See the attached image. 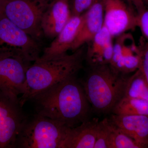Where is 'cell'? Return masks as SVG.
Here are the masks:
<instances>
[{"label": "cell", "mask_w": 148, "mask_h": 148, "mask_svg": "<svg viewBox=\"0 0 148 148\" xmlns=\"http://www.w3.org/2000/svg\"><path fill=\"white\" fill-rule=\"evenodd\" d=\"M104 24L112 37L137 27V14L123 0H102Z\"/></svg>", "instance_id": "obj_9"}, {"label": "cell", "mask_w": 148, "mask_h": 148, "mask_svg": "<svg viewBox=\"0 0 148 148\" xmlns=\"http://www.w3.org/2000/svg\"><path fill=\"white\" fill-rule=\"evenodd\" d=\"M117 37L114 44L110 66L116 71L123 75L134 73L140 67L141 58L138 45L130 34L124 33Z\"/></svg>", "instance_id": "obj_10"}, {"label": "cell", "mask_w": 148, "mask_h": 148, "mask_svg": "<svg viewBox=\"0 0 148 148\" xmlns=\"http://www.w3.org/2000/svg\"><path fill=\"white\" fill-rule=\"evenodd\" d=\"M98 0H69L72 16H80L88 10Z\"/></svg>", "instance_id": "obj_22"}, {"label": "cell", "mask_w": 148, "mask_h": 148, "mask_svg": "<svg viewBox=\"0 0 148 148\" xmlns=\"http://www.w3.org/2000/svg\"><path fill=\"white\" fill-rule=\"evenodd\" d=\"M31 65L21 57L0 54V90L19 98L25 90L26 73Z\"/></svg>", "instance_id": "obj_8"}, {"label": "cell", "mask_w": 148, "mask_h": 148, "mask_svg": "<svg viewBox=\"0 0 148 148\" xmlns=\"http://www.w3.org/2000/svg\"><path fill=\"white\" fill-rule=\"evenodd\" d=\"M110 121L107 118L98 122L94 148H109Z\"/></svg>", "instance_id": "obj_20"}, {"label": "cell", "mask_w": 148, "mask_h": 148, "mask_svg": "<svg viewBox=\"0 0 148 148\" xmlns=\"http://www.w3.org/2000/svg\"><path fill=\"white\" fill-rule=\"evenodd\" d=\"M137 13L146 7H148V0H123Z\"/></svg>", "instance_id": "obj_24"}, {"label": "cell", "mask_w": 148, "mask_h": 148, "mask_svg": "<svg viewBox=\"0 0 148 148\" xmlns=\"http://www.w3.org/2000/svg\"><path fill=\"white\" fill-rule=\"evenodd\" d=\"M2 2V0H0V9H1V6Z\"/></svg>", "instance_id": "obj_25"}, {"label": "cell", "mask_w": 148, "mask_h": 148, "mask_svg": "<svg viewBox=\"0 0 148 148\" xmlns=\"http://www.w3.org/2000/svg\"><path fill=\"white\" fill-rule=\"evenodd\" d=\"M98 122L94 119L70 127L62 148H94Z\"/></svg>", "instance_id": "obj_16"}, {"label": "cell", "mask_w": 148, "mask_h": 148, "mask_svg": "<svg viewBox=\"0 0 148 148\" xmlns=\"http://www.w3.org/2000/svg\"><path fill=\"white\" fill-rule=\"evenodd\" d=\"M123 97L148 101V84L140 69L127 77Z\"/></svg>", "instance_id": "obj_17"}, {"label": "cell", "mask_w": 148, "mask_h": 148, "mask_svg": "<svg viewBox=\"0 0 148 148\" xmlns=\"http://www.w3.org/2000/svg\"><path fill=\"white\" fill-rule=\"evenodd\" d=\"M52 0H2L0 11L17 27L36 40L43 34V14Z\"/></svg>", "instance_id": "obj_5"}, {"label": "cell", "mask_w": 148, "mask_h": 148, "mask_svg": "<svg viewBox=\"0 0 148 148\" xmlns=\"http://www.w3.org/2000/svg\"><path fill=\"white\" fill-rule=\"evenodd\" d=\"M69 128L36 114L31 119L27 118L14 148H62Z\"/></svg>", "instance_id": "obj_4"}, {"label": "cell", "mask_w": 148, "mask_h": 148, "mask_svg": "<svg viewBox=\"0 0 148 148\" xmlns=\"http://www.w3.org/2000/svg\"><path fill=\"white\" fill-rule=\"evenodd\" d=\"M71 17L69 0H52L41 19L43 36L54 39Z\"/></svg>", "instance_id": "obj_12"}, {"label": "cell", "mask_w": 148, "mask_h": 148, "mask_svg": "<svg viewBox=\"0 0 148 148\" xmlns=\"http://www.w3.org/2000/svg\"><path fill=\"white\" fill-rule=\"evenodd\" d=\"M138 45L141 58L139 69L142 71L148 84V41L142 36Z\"/></svg>", "instance_id": "obj_21"}, {"label": "cell", "mask_w": 148, "mask_h": 148, "mask_svg": "<svg viewBox=\"0 0 148 148\" xmlns=\"http://www.w3.org/2000/svg\"><path fill=\"white\" fill-rule=\"evenodd\" d=\"M91 68L81 82L88 100L95 112H111L124 96L127 77L116 71L110 64Z\"/></svg>", "instance_id": "obj_3"}, {"label": "cell", "mask_w": 148, "mask_h": 148, "mask_svg": "<svg viewBox=\"0 0 148 148\" xmlns=\"http://www.w3.org/2000/svg\"><path fill=\"white\" fill-rule=\"evenodd\" d=\"M137 25L141 30L142 36L148 41V7L137 13Z\"/></svg>", "instance_id": "obj_23"}, {"label": "cell", "mask_w": 148, "mask_h": 148, "mask_svg": "<svg viewBox=\"0 0 148 148\" xmlns=\"http://www.w3.org/2000/svg\"><path fill=\"white\" fill-rule=\"evenodd\" d=\"M113 37L105 25L88 43L85 58L90 67L110 64L113 53Z\"/></svg>", "instance_id": "obj_13"}, {"label": "cell", "mask_w": 148, "mask_h": 148, "mask_svg": "<svg viewBox=\"0 0 148 148\" xmlns=\"http://www.w3.org/2000/svg\"><path fill=\"white\" fill-rule=\"evenodd\" d=\"M111 113L119 115H147L148 101L123 97Z\"/></svg>", "instance_id": "obj_18"}, {"label": "cell", "mask_w": 148, "mask_h": 148, "mask_svg": "<svg viewBox=\"0 0 148 148\" xmlns=\"http://www.w3.org/2000/svg\"><path fill=\"white\" fill-rule=\"evenodd\" d=\"M82 19V15L72 16L50 45L44 49L40 57L52 58L67 53L71 50L72 46L77 35Z\"/></svg>", "instance_id": "obj_15"}, {"label": "cell", "mask_w": 148, "mask_h": 148, "mask_svg": "<svg viewBox=\"0 0 148 148\" xmlns=\"http://www.w3.org/2000/svg\"><path fill=\"white\" fill-rule=\"evenodd\" d=\"M82 15L80 26L71 48L73 51L90 42L103 28L104 14L102 0H98Z\"/></svg>", "instance_id": "obj_11"}, {"label": "cell", "mask_w": 148, "mask_h": 148, "mask_svg": "<svg viewBox=\"0 0 148 148\" xmlns=\"http://www.w3.org/2000/svg\"><path fill=\"white\" fill-rule=\"evenodd\" d=\"M85 53L83 45L71 54L37 59L26 73L25 90L19 98L21 107L35 95L76 75L82 69Z\"/></svg>", "instance_id": "obj_2"}, {"label": "cell", "mask_w": 148, "mask_h": 148, "mask_svg": "<svg viewBox=\"0 0 148 148\" xmlns=\"http://www.w3.org/2000/svg\"><path fill=\"white\" fill-rule=\"evenodd\" d=\"M19 98L0 90V148H14L17 136L27 117Z\"/></svg>", "instance_id": "obj_7"}, {"label": "cell", "mask_w": 148, "mask_h": 148, "mask_svg": "<svg viewBox=\"0 0 148 148\" xmlns=\"http://www.w3.org/2000/svg\"><path fill=\"white\" fill-rule=\"evenodd\" d=\"M110 123L109 148H143L135 140L116 127L111 121Z\"/></svg>", "instance_id": "obj_19"}, {"label": "cell", "mask_w": 148, "mask_h": 148, "mask_svg": "<svg viewBox=\"0 0 148 148\" xmlns=\"http://www.w3.org/2000/svg\"><path fill=\"white\" fill-rule=\"evenodd\" d=\"M36 114L73 127L88 120L90 103L76 75L37 94L31 100Z\"/></svg>", "instance_id": "obj_1"}, {"label": "cell", "mask_w": 148, "mask_h": 148, "mask_svg": "<svg viewBox=\"0 0 148 148\" xmlns=\"http://www.w3.org/2000/svg\"><path fill=\"white\" fill-rule=\"evenodd\" d=\"M110 119L143 148H148V115H119L112 114Z\"/></svg>", "instance_id": "obj_14"}, {"label": "cell", "mask_w": 148, "mask_h": 148, "mask_svg": "<svg viewBox=\"0 0 148 148\" xmlns=\"http://www.w3.org/2000/svg\"><path fill=\"white\" fill-rule=\"evenodd\" d=\"M39 42L0 11V54L18 56L32 63L41 56Z\"/></svg>", "instance_id": "obj_6"}]
</instances>
